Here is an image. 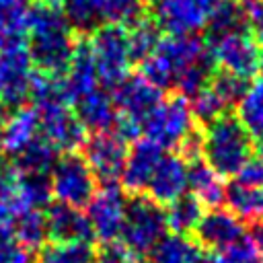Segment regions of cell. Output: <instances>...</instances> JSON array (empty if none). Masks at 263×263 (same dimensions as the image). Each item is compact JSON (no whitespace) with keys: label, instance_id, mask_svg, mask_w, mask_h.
I'll return each mask as SVG.
<instances>
[{"label":"cell","instance_id":"cell-45","mask_svg":"<svg viewBox=\"0 0 263 263\" xmlns=\"http://www.w3.org/2000/svg\"><path fill=\"white\" fill-rule=\"evenodd\" d=\"M261 70H263V49H261Z\"/></svg>","mask_w":263,"mask_h":263},{"label":"cell","instance_id":"cell-44","mask_svg":"<svg viewBox=\"0 0 263 263\" xmlns=\"http://www.w3.org/2000/svg\"><path fill=\"white\" fill-rule=\"evenodd\" d=\"M6 117H8V105H6L4 99L0 97V125L6 121Z\"/></svg>","mask_w":263,"mask_h":263},{"label":"cell","instance_id":"cell-46","mask_svg":"<svg viewBox=\"0 0 263 263\" xmlns=\"http://www.w3.org/2000/svg\"><path fill=\"white\" fill-rule=\"evenodd\" d=\"M253 263H263V259H257V261H253Z\"/></svg>","mask_w":263,"mask_h":263},{"label":"cell","instance_id":"cell-39","mask_svg":"<svg viewBox=\"0 0 263 263\" xmlns=\"http://www.w3.org/2000/svg\"><path fill=\"white\" fill-rule=\"evenodd\" d=\"M95 263H144L121 242H107L95 253Z\"/></svg>","mask_w":263,"mask_h":263},{"label":"cell","instance_id":"cell-8","mask_svg":"<svg viewBox=\"0 0 263 263\" xmlns=\"http://www.w3.org/2000/svg\"><path fill=\"white\" fill-rule=\"evenodd\" d=\"M25 41L0 45V97L8 107H23L29 101L35 76Z\"/></svg>","mask_w":263,"mask_h":263},{"label":"cell","instance_id":"cell-3","mask_svg":"<svg viewBox=\"0 0 263 263\" xmlns=\"http://www.w3.org/2000/svg\"><path fill=\"white\" fill-rule=\"evenodd\" d=\"M210 55L212 53L208 43L197 35H185V37L166 35L160 39L156 49L144 62H140L142 68L140 74L160 90L175 88L179 76L187 68Z\"/></svg>","mask_w":263,"mask_h":263},{"label":"cell","instance_id":"cell-21","mask_svg":"<svg viewBox=\"0 0 263 263\" xmlns=\"http://www.w3.org/2000/svg\"><path fill=\"white\" fill-rule=\"evenodd\" d=\"M70 103H74L76 99H80L82 95L90 92L92 88H97L99 78H97V70H95V62L88 49V41L86 39H78L76 47H74V55L70 60V66L66 70V74L62 76Z\"/></svg>","mask_w":263,"mask_h":263},{"label":"cell","instance_id":"cell-35","mask_svg":"<svg viewBox=\"0 0 263 263\" xmlns=\"http://www.w3.org/2000/svg\"><path fill=\"white\" fill-rule=\"evenodd\" d=\"M21 201L25 210H43L49 205L51 199V185L47 175H27L21 173V185H18Z\"/></svg>","mask_w":263,"mask_h":263},{"label":"cell","instance_id":"cell-47","mask_svg":"<svg viewBox=\"0 0 263 263\" xmlns=\"http://www.w3.org/2000/svg\"><path fill=\"white\" fill-rule=\"evenodd\" d=\"M144 2H156V0H144Z\"/></svg>","mask_w":263,"mask_h":263},{"label":"cell","instance_id":"cell-41","mask_svg":"<svg viewBox=\"0 0 263 263\" xmlns=\"http://www.w3.org/2000/svg\"><path fill=\"white\" fill-rule=\"evenodd\" d=\"M247 18H249V29L257 35V39L263 41V0H240Z\"/></svg>","mask_w":263,"mask_h":263},{"label":"cell","instance_id":"cell-20","mask_svg":"<svg viewBox=\"0 0 263 263\" xmlns=\"http://www.w3.org/2000/svg\"><path fill=\"white\" fill-rule=\"evenodd\" d=\"M74 115L78 117L82 127L90 129L92 134L113 129L117 121V109L113 97L99 86L74 101Z\"/></svg>","mask_w":263,"mask_h":263},{"label":"cell","instance_id":"cell-10","mask_svg":"<svg viewBox=\"0 0 263 263\" xmlns=\"http://www.w3.org/2000/svg\"><path fill=\"white\" fill-rule=\"evenodd\" d=\"M208 47L214 64L224 72L249 80L261 70V47L249 31L224 35L216 41H210Z\"/></svg>","mask_w":263,"mask_h":263},{"label":"cell","instance_id":"cell-30","mask_svg":"<svg viewBox=\"0 0 263 263\" xmlns=\"http://www.w3.org/2000/svg\"><path fill=\"white\" fill-rule=\"evenodd\" d=\"M166 228L175 234H189L195 230L197 222L203 216V205L193 193H183L175 201H171L164 210Z\"/></svg>","mask_w":263,"mask_h":263},{"label":"cell","instance_id":"cell-19","mask_svg":"<svg viewBox=\"0 0 263 263\" xmlns=\"http://www.w3.org/2000/svg\"><path fill=\"white\" fill-rule=\"evenodd\" d=\"M39 136V113L33 107H16L0 125V152L16 156Z\"/></svg>","mask_w":263,"mask_h":263},{"label":"cell","instance_id":"cell-23","mask_svg":"<svg viewBox=\"0 0 263 263\" xmlns=\"http://www.w3.org/2000/svg\"><path fill=\"white\" fill-rule=\"evenodd\" d=\"M187 187L201 205H208L210 210L220 208L226 199V185L222 177L199 158L187 162Z\"/></svg>","mask_w":263,"mask_h":263},{"label":"cell","instance_id":"cell-1","mask_svg":"<svg viewBox=\"0 0 263 263\" xmlns=\"http://www.w3.org/2000/svg\"><path fill=\"white\" fill-rule=\"evenodd\" d=\"M27 49L33 66L51 76H64L74 55L76 37L62 8L33 6L27 23Z\"/></svg>","mask_w":263,"mask_h":263},{"label":"cell","instance_id":"cell-43","mask_svg":"<svg viewBox=\"0 0 263 263\" xmlns=\"http://www.w3.org/2000/svg\"><path fill=\"white\" fill-rule=\"evenodd\" d=\"M39 6H51V8H62L64 0H35Z\"/></svg>","mask_w":263,"mask_h":263},{"label":"cell","instance_id":"cell-13","mask_svg":"<svg viewBox=\"0 0 263 263\" xmlns=\"http://www.w3.org/2000/svg\"><path fill=\"white\" fill-rule=\"evenodd\" d=\"M125 203L127 199L123 197L121 189L115 183L97 189V193L86 205L88 208L86 218L90 224L92 238H99L103 245L115 242L119 238L125 216Z\"/></svg>","mask_w":263,"mask_h":263},{"label":"cell","instance_id":"cell-6","mask_svg":"<svg viewBox=\"0 0 263 263\" xmlns=\"http://www.w3.org/2000/svg\"><path fill=\"white\" fill-rule=\"evenodd\" d=\"M195 132V117L189 107V99L183 95H173L162 99L160 105L142 123V134L146 140L158 144L160 148H177Z\"/></svg>","mask_w":263,"mask_h":263},{"label":"cell","instance_id":"cell-11","mask_svg":"<svg viewBox=\"0 0 263 263\" xmlns=\"http://www.w3.org/2000/svg\"><path fill=\"white\" fill-rule=\"evenodd\" d=\"M127 140L115 129L97 132L82 144V158L90 166L97 179L105 185H111L119 179L125 158H127Z\"/></svg>","mask_w":263,"mask_h":263},{"label":"cell","instance_id":"cell-28","mask_svg":"<svg viewBox=\"0 0 263 263\" xmlns=\"http://www.w3.org/2000/svg\"><path fill=\"white\" fill-rule=\"evenodd\" d=\"M29 101L33 103L35 111H45V109H51V107L70 105V97H68L64 78L37 72L33 76V82H31Z\"/></svg>","mask_w":263,"mask_h":263},{"label":"cell","instance_id":"cell-16","mask_svg":"<svg viewBox=\"0 0 263 263\" xmlns=\"http://www.w3.org/2000/svg\"><path fill=\"white\" fill-rule=\"evenodd\" d=\"M162 154H164V148H160L158 144H154L146 138L138 140L127 150V158H125L123 171L119 175L125 193L140 195V193L146 191L148 181H150L156 164L160 162Z\"/></svg>","mask_w":263,"mask_h":263},{"label":"cell","instance_id":"cell-36","mask_svg":"<svg viewBox=\"0 0 263 263\" xmlns=\"http://www.w3.org/2000/svg\"><path fill=\"white\" fill-rule=\"evenodd\" d=\"M210 88L218 95V99L230 107V105H236L240 101V97L245 95V90L249 88V80L240 78V76H234L230 72H224L220 70L218 74L212 76L210 80Z\"/></svg>","mask_w":263,"mask_h":263},{"label":"cell","instance_id":"cell-42","mask_svg":"<svg viewBox=\"0 0 263 263\" xmlns=\"http://www.w3.org/2000/svg\"><path fill=\"white\" fill-rule=\"evenodd\" d=\"M249 242L253 245L257 255L263 259V220L261 222H253V226L249 230Z\"/></svg>","mask_w":263,"mask_h":263},{"label":"cell","instance_id":"cell-32","mask_svg":"<svg viewBox=\"0 0 263 263\" xmlns=\"http://www.w3.org/2000/svg\"><path fill=\"white\" fill-rule=\"evenodd\" d=\"M10 228L14 236L18 238L21 245H25L29 251L41 249L45 238H47V224H45V214L41 210H23L16 214L10 222Z\"/></svg>","mask_w":263,"mask_h":263},{"label":"cell","instance_id":"cell-2","mask_svg":"<svg viewBox=\"0 0 263 263\" xmlns=\"http://www.w3.org/2000/svg\"><path fill=\"white\" fill-rule=\"evenodd\" d=\"M201 154L205 158L203 162L222 179L234 177L253 156V140L236 115L222 113L205 125L201 134Z\"/></svg>","mask_w":263,"mask_h":263},{"label":"cell","instance_id":"cell-29","mask_svg":"<svg viewBox=\"0 0 263 263\" xmlns=\"http://www.w3.org/2000/svg\"><path fill=\"white\" fill-rule=\"evenodd\" d=\"M228 210L240 220L261 222L263 220V187H247L240 183H230L226 187Z\"/></svg>","mask_w":263,"mask_h":263},{"label":"cell","instance_id":"cell-7","mask_svg":"<svg viewBox=\"0 0 263 263\" xmlns=\"http://www.w3.org/2000/svg\"><path fill=\"white\" fill-rule=\"evenodd\" d=\"M51 195L66 205L84 208L97 193V177L78 152H64L49 171Z\"/></svg>","mask_w":263,"mask_h":263},{"label":"cell","instance_id":"cell-14","mask_svg":"<svg viewBox=\"0 0 263 263\" xmlns=\"http://www.w3.org/2000/svg\"><path fill=\"white\" fill-rule=\"evenodd\" d=\"M193 234H195V242L201 249L218 253L245 240V226L242 220L230 210L212 208L208 214L201 216Z\"/></svg>","mask_w":263,"mask_h":263},{"label":"cell","instance_id":"cell-18","mask_svg":"<svg viewBox=\"0 0 263 263\" xmlns=\"http://www.w3.org/2000/svg\"><path fill=\"white\" fill-rule=\"evenodd\" d=\"M47 238L53 242H90L92 232L86 214L66 203H49L45 210Z\"/></svg>","mask_w":263,"mask_h":263},{"label":"cell","instance_id":"cell-4","mask_svg":"<svg viewBox=\"0 0 263 263\" xmlns=\"http://www.w3.org/2000/svg\"><path fill=\"white\" fill-rule=\"evenodd\" d=\"M166 232V216L160 203L148 195H129L121 226V245L142 261Z\"/></svg>","mask_w":263,"mask_h":263},{"label":"cell","instance_id":"cell-27","mask_svg":"<svg viewBox=\"0 0 263 263\" xmlns=\"http://www.w3.org/2000/svg\"><path fill=\"white\" fill-rule=\"evenodd\" d=\"M90 2L99 27L117 25L127 29L144 16V0H90Z\"/></svg>","mask_w":263,"mask_h":263},{"label":"cell","instance_id":"cell-34","mask_svg":"<svg viewBox=\"0 0 263 263\" xmlns=\"http://www.w3.org/2000/svg\"><path fill=\"white\" fill-rule=\"evenodd\" d=\"M37 263H95L90 242H53L41 247Z\"/></svg>","mask_w":263,"mask_h":263},{"label":"cell","instance_id":"cell-25","mask_svg":"<svg viewBox=\"0 0 263 263\" xmlns=\"http://www.w3.org/2000/svg\"><path fill=\"white\" fill-rule=\"evenodd\" d=\"M238 31H249V18L240 0H216L205 25V43Z\"/></svg>","mask_w":263,"mask_h":263},{"label":"cell","instance_id":"cell-31","mask_svg":"<svg viewBox=\"0 0 263 263\" xmlns=\"http://www.w3.org/2000/svg\"><path fill=\"white\" fill-rule=\"evenodd\" d=\"M58 160V150L39 134L14 156V166L27 175H47Z\"/></svg>","mask_w":263,"mask_h":263},{"label":"cell","instance_id":"cell-33","mask_svg":"<svg viewBox=\"0 0 263 263\" xmlns=\"http://www.w3.org/2000/svg\"><path fill=\"white\" fill-rule=\"evenodd\" d=\"M127 33V45L132 53V62H144L160 43V29L154 25L152 18H140L132 27L125 29Z\"/></svg>","mask_w":263,"mask_h":263},{"label":"cell","instance_id":"cell-15","mask_svg":"<svg viewBox=\"0 0 263 263\" xmlns=\"http://www.w3.org/2000/svg\"><path fill=\"white\" fill-rule=\"evenodd\" d=\"M39 113V134L60 152H76L78 146L84 144V127L70 109V105L51 107Z\"/></svg>","mask_w":263,"mask_h":263},{"label":"cell","instance_id":"cell-9","mask_svg":"<svg viewBox=\"0 0 263 263\" xmlns=\"http://www.w3.org/2000/svg\"><path fill=\"white\" fill-rule=\"evenodd\" d=\"M216 0H156L152 21L160 33L185 37L205 29Z\"/></svg>","mask_w":263,"mask_h":263},{"label":"cell","instance_id":"cell-22","mask_svg":"<svg viewBox=\"0 0 263 263\" xmlns=\"http://www.w3.org/2000/svg\"><path fill=\"white\" fill-rule=\"evenodd\" d=\"M148 263H208V255L189 234H164L148 253Z\"/></svg>","mask_w":263,"mask_h":263},{"label":"cell","instance_id":"cell-5","mask_svg":"<svg viewBox=\"0 0 263 263\" xmlns=\"http://www.w3.org/2000/svg\"><path fill=\"white\" fill-rule=\"evenodd\" d=\"M86 41L99 82L113 90L125 76H129L132 53L125 29L117 25H101L90 33Z\"/></svg>","mask_w":263,"mask_h":263},{"label":"cell","instance_id":"cell-38","mask_svg":"<svg viewBox=\"0 0 263 263\" xmlns=\"http://www.w3.org/2000/svg\"><path fill=\"white\" fill-rule=\"evenodd\" d=\"M0 263H33L31 251L18 242L10 224H0Z\"/></svg>","mask_w":263,"mask_h":263},{"label":"cell","instance_id":"cell-17","mask_svg":"<svg viewBox=\"0 0 263 263\" xmlns=\"http://www.w3.org/2000/svg\"><path fill=\"white\" fill-rule=\"evenodd\" d=\"M187 189V160L181 154L164 152L148 181V197L160 205H168Z\"/></svg>","mask_w":263,"mask_h":263},{"label":"cell","instance_id":"cell-12","mask_svg":"<svg viewBox=\"0 0 263 263\" xmlns=\"http://www.w3.org/2000/svg\"><path fill=\"white\" fill-rule=\"evenodd\" d=\"M111 97H113L117 115L129 121L132 125H136L142 134V123L160 105L162 90L154 86L150 80H146L142 74H129L113 88Z\"/></svg>","mask_w":263,"mask_h":263},{"label":"cell","instance_id":"cell-40","mask_svg":"<svg viewBox=\"0 0 263 263\" xmlns=\"http://www.w3.org/2000/svg\"><path fill=\"white\" fill-rule=\"evenodd\" d=\"M234 183L247 185V187H263V156H251L242 168L234 175Z\"/></svg>","mask_w":263,"mask_h":263},{"label":"cell","instance_id":"cell-26","mask_svg":"<svg viewBox=\"0 0 263 263\" xmlns=\"http://www.w3.org/2000/svg\"><path fill=\"white\" fill-rule=\"evenodd\" d=\"M31 0H0V45L25 41Z\"/></svg>","mask_w":263,"mask_h":263},{"label":"cell","instance_id":"cell-37","mask_svg":"<svg viewBox=\"0 0 263 263\" xmlns=\"http://www.w3.org/2000/svg\"><path fill=\"white\" fill-rule=\"evenodd\" d=\"M189 107H191V113H193L195 121H197V123H203V125H208L210 121H214L216 117H220L222 113H226V109H228V107L218 99V95L210 88V84H208L203 90H199L197 95L191 97Z\"/></svg>","mask_w":263,"mask_h":263},{"label":"cell","instance_id":"cell-24","mask_svg":"<svg viewBox=\"0 0 263 263\" xmlns=\"http://www.w3.org/2000/svg\"><path fill=\"white\" fill-rule=\"evenodd\" d=\"M236 119L242 123L253 146H257L263 156V76L253 80L236 103Z\"/></svg>","mask_w":263,"mask_h":263}]
</instances>
